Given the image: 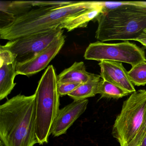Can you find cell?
<instances>
[{
  "mask_svg": "<svg viewBox=\"0 0 146 146\" xmlns=\"http://www.w3.org/2000/svg\"><path fill=\"white\" fill-rule=\"evenodd\" d=\"M97 5V2L81 1L64 6L34 8L1 27L0 38L10 41L61 29L64 22Z\"/></svg>",
  "mask_w": 146,
  "mask_h": 146,
  "instance_id": "6da1fadb",
  "label": "cell"
},
{
  "mask_svg": "<svg viewBox=\"0 0 146 146\" xmlns=\"http://www.w3.org/2000/svg\"><path fill=\"white\" fill-rule=\"evenodd\" d=\"M35 94H19L0 106V146H34Z\"/></svg>",
  "mask_w": 146,
  "mask_h": 146,
  "instance_id": "7a4b0ae2",
  "label": "cell"
},
{
  "mask_svg": "<svg viewBox=\"0 0 146 146\" xmlns=\"http://www.w3.org/2000/svg\"><path fill=\"white\" fill-rule=\"evenodd\" d=\"M95 37L99 41L134 40L146 29V5L123 3L104 10L97 17Z\"/></svg>",
  "mask_w": 146,
  "mask_h": 146,
  "instance_id": "3957f363",
  "label": "cell"
},
{
  "mask_svg": "<svg viewBox=\"0 0 146 146\" xmlns=\"http://www.w3.org/2000/svg\"><path fill=\"white\" fill-rule=\"evenodd\" d=\"M58 76L52 65L41 78L35 94L36 134L38 143H48L52 128L60 110Z\"/></svg>",
  "mask_w": 146,
  "mask_h": 146,
  "instance_id": "277c9868",
  "label": "cell"
},
{
  "mask_svg": "<svg viewBox=\"0 0 146 146\" xmlns=\"http://www.w3.org/2000/svg\"><path fill=\"white\" fill-rule=\"evenodd\" d=\"M146 115V90L132 93L123 104L113 126L112 135L120 146L129 144L140 130Z\"/></svg>",
  "mask_w": 146,
  "mask_h": 146,
  "instance_id": "5b68a950",
  "label": "cell"
},
{
  "mask_svg": "<svg viewBox=\"0 0 146 146\" xmlns=\"http://www.w3.org/2000/svg\"><path fill=\"white\" fill-rule=\"evenodd\" d=\"M88 60H103L125 63L132 66L146 62L143 49L128 41L117 43H106L98 41L90 43L84 54Z\"/></svg>",
  "mask_w": 146,
  "mask_h": 146,
  "instance_id": "8992f818",
  "label": "cell"
},
{
  "mask_svg": "<svg viewBox=\"0 0 146 146\" xmlns=\"http://www.w3.org/2000/svg\"><path fill=\"white\" fill-rule=\"evenodd\" d=\"M62 35L63 29L58 28L9 41L5 45L1 46L14 54L17 64H18L31 59Z\"/></svg>",
  "mask_w": 146,
  "mask_h": 146,
  "instance_id": "52a82bcc",
  "label": "cell"
},
{
  "mask_svg": "<svg viewBox=\"0 0 146 146\" xmlns=\"http://www.w3.org/2000/svg\"><path fill=\"white\" fill-rule=\"evenodd\" d=\"M65 42V36L61 35L46 49L31 59L16 64L17 75L30 76L44 70L59 52Z\"/></svg>",
  "mask_w": 146,
  "mask_h": 146,
  "instance_id": "ba28073f",
  "label": "cell"
},
{
  "mask_svg": "<svg viewBox=\"0 0 146 146\" xmlns=\"http://www.w3.org/2000/svg\"><path fill=\"white\" fill-rule=\"evenodd\" d=\"M88 100L74 101L62 109H60L52 128V134L58 137L66 134L73 123L87 109Z\"/></svg>",
  "mask_w": 146,
  "mask_h": 146,
  "instance_id": "9c48e42d",
  "label": "cell"
},
{
  "mask_svg": "<svg viewBox=\"0 0 146 146\" xmlns=\"http://www.w3.org/2000/svg\"><path fill=\"white\" fill-rule=\"evenodd\" d=\"M100 76L108 81L128 91L130 94L136 92L134 85L128 75V72L120 62L103 60L99 63Z\"/></svg>",
  "mask_w": 146,
  "mask_h": 146,
  "instance_id": "30bf717a",
  "label": "cell"
},
{
  "mask_svg": "<svg viewBox=\"0 0 146 146\" xmlns=\"http://www.w3.org/2000/svg\"><path fill=\"white\" fill-rule=\"evenodd\" d=\"M100 76L89 73L83 62H75L58 76V82L83 84L96 79Z\"/></svg>",
  "mask_w": 146,
  "mask_h": 146,
  "instance_id": "8fae6325",
  "label": "cell"
},
{
  "mask_svg": "<svg viewBox=\"0 0 146 146\" xmlns=\"http://www.w3.org/2000/svg\"><path fill=\"white\" fill-rule=\"evenodd\" d=\"M16 61L1 62L0 100H3L11 94L16 85L14 79L17 76Z\"/></svg>",
  "mask_w": 146,
  "mask_h": 146,
  "instance_id": "7c38bea8",
  "label": "cell"
},
{
  "mask_svg": "<svg viewBox=\"0 0 146 146\" xmlns=\"http://www.w3.org/2000/svg\"><path fill=\"white\" fill-rule=\"evenodd\" d=\"M104 11L101 2H97V5L93 8L88 9L62 24L61 29L70 31L75 29L85 28L90 21L96 18Z\"/></svg>",
  "mask_w": 146,
  "mask_h": 146,
  "instance_id": "4fadbf2b",
  "label": "cell"
},
{
  "mask_svg": "<svg viewBox=\"0 0 146 146\" xmlns=\"http://www.w3.org/2000/svg\"><path fill=\"white\" fill-rule=\"evenodd\" d=\"M102 78L100 76L96 79L80 84L75 90L68 95L74 101L87 100L98 94V89Z\"/></svg>",
  "mask_w": 146,
  "mask_h": 146,
  "instance_id": "5bb4252c",
  "label": "cell"
},
{
  "mask_svg": "<svg viewBox=\"0 0 146 146\" xmlns=\"http://www.w3.org/2000/svg\"><path fill=\"white\" fill-rule=\"evenodd\" d=\"M3 3L2 4L1 2V5L3 6H1V11L10 17L9 23L15 18L35 8L32 5V1H16Z\"/></svg>",
  "mask_w": 146,
  "mask_h": 146,
  "instance_id": "9a60e30c",
  "label": "cell"
},
{
  "mask_svg": "<svg viewBox=\"0 0 146 146\" xmlns=\"http://www.w3.org/2000/svg\"><path fill=\"white\" fill-rule=\"evenodd\" d=\"M101 98L119 99L128 95L130 93L123 89L102 79L98 89Z\"/></svg>",
  "mask_w": 146,
  "mask_h": 146,
  "instance_id": "2e32d148",
  "label": "cell"
},
{
  "mask_svg": "<svg viewBox=\"0 0 146 146\" xmlns=\"http://www.w3.org/2000/svg\"><path fill=\"white\" fill-rule=\"evenodd\" d=\"M128 75L133 85L144 86L146 84V62L139 63L132 66Z\"/></svg>",
  "mask_w": 146,
  "mask_h": 146,
  "instance_id": "e0dca14e",
  "label": "cell"
},
{
  "mask_svg": "<svg viewBox=\"0 0 146 146\" xmlns=\"http://www.w3.org/2000/svg\"><path fill=\"white\" fill-rule=\"evenodd\" d=\"M80 84L74 83L58 82V90L60 96L68 95L75 90Z\"/></svg>",
  "mask_w": 146,
  "mask_h": 146,
  "instance_id": "ac0fdd59",
  "label": "cell"
},
{
  "mask_svg": "<svg viewBox=\"0 0 146 146\" xmlns=\"http://www.w3.org/2000/svg\"><path fill=\"white\" fill-rule=\"evenodd\" d=\"M146 135V115L143 124L133 141L127 146H138Z\"/></svg>",
  "mask_w": 146,
  "mask_h": 146,
  "instance_id": "d6986e66",
  "label": "cell"
},
{
  "mask_svg": "<svg viewBox=\"0 0 146 146\" xmlns=\"http://www.w3.org/2000/svg\"><path fill=\"white\" fill-rule=\"evenodd\" d=\"M134 40L140 42L146 48V29L144 30L140 36Z\"/></svg>",
  "mask_w": 146,
  "mask_h": 146,
  "instance_id": "ffe728a7",
  "label": "cell"
},
{
  "mask_svg": "<svg viewBox=\"0 0 146 146\" xmlns=\"http://www.w3.org/2000/svg\"><path fill=\"white\" fill-rule=\"evenodd\" d=\"M138 146H146V135Z\"/></svg>",
  "mask_w": 146,
  "mask_h": 146,
  "instance_id": "44dd1931",
  "label": "cell"
}]
</instances>
